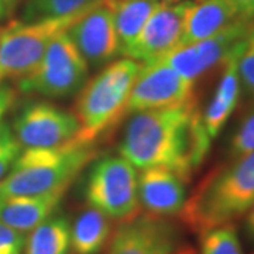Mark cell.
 <instances>
[{
  "label": "cell",
  "mask_w": 254,
  "mask_h": 254,
  "mask_svg": "<svg viewBox=\"0 0 254 254\" xmlns=\"http://www.w3.org/2000/svg\"><path fill=\"white\" fill-rule=\"evenodd\" d=\"M14 91L11 89V86L6 85L4 82H0V122L3 116L7 113V110L11 108L13 102H14Z\"/></svg>",
  "instance_id": "obj_27"
},
{
  "label": "cell",
  "mask_w": 254,
  "mask_h": 254,
  "mask_svg": "<svg viewBox=\"0 0 254 254\" xmlns=\"http://www.w3.org/2000/svg\"><path fill=\"white\" fill-rule=\"evenodd\" d=\"M23 148L6 122H0V182L3 181L21 154Z\"/></svg>",
  "instance_id": "obj_24"
},
{
  "label": "cell",
  "mask_w": 254,
  "mask_h": 254,
  "mask_svg": "<svg viewBox=\"0 0 254 254\" xmlns=\"http://www.w3.org/2000/svg\"><path fill=\"white\" fill-rule=\"evenodd\" d=\"M252 20L254 18L245 14L243 10L230 0H198V3L190 1L185 13L178 47L206 40L240 21Z\"/></svg>",
  "instance_id": "obj_15"
},
{
  "label": "cell",
  "mask_w": 254,
  "mask_h": 254,
  "mask_svg": "<svg viewBox=\"0 0 254 254\" xmlns=\"http://www.w3.org/2000/svg\"><path fill=\"white\" fill-rule=\"evenodd\" d=\"M245 230L247 239L254 243V203L252 205V208L247 210V213H246Z\"/></svg>",
  "instance_id": "obj_29"
},
{
  "label": "cell",
  "mask_w": 254,
  "mask_h": 254,
  "mask_svg": "<svg viewBox=\"0 0 254 254\" xmlns=\"http://www.w3.org/2000/svg\"><path fill=\"white\" fill-rule=\"evenodd\" d=\"M230 158L254 153V102L246 110L230 140Z\"/></svg>",
  "instance_id": "obj_23"
},
{
  "label": "cell",
  "mask_w": 254,
  "mask_h": 254,
  "mask_svg": "<svg viewBox=\"0 0 254 254\" xmlns=\"http://www.w3.org/2000/svg\"><path fill=\"white\" fill-rule=\"evenodd\" d=\"M11 130L23 150L51 148L75 138L79 125L71 112L47 102H34L20 110Z\"/></svg>",
  "instance_id": "obj_10"
},
{
  "label": "cell",
  "mask_w": 254,
  "mask_h": 254,
  "mask_svg": "<svg viewBox=\"0 0 254 254\" xmlns=\"http://www.w3.org/2000/svg\"><path fill=\"white\" fill-rule=\"evenodd\" d=\"M164 1H170V3H178V1H184V0H164Z\"/></svg>",
  "instance_id": "obj_33"
},
{
  "label": "cell",
  "mask_w": 254,
  "mask_h": 254,
  "mask_svg": "<svg viewBox=\"0 0 254 254\" xmlns=\"http://www.w3.org/2000/svg\"><path fill=\"white\" fill-rule=\"evenodd\" d=\"M103 1H106V3H109V4H113V3H119V1H123V0H103Z\"/></svg>",
  "instance_id": "obj_32"
},
{
  "label": "cell",
  "mask_w": 254,
  "mask_h": 254,
  "mask_svg": "<svg viewBox=\"0 0 254 254\" xmlns=\"http://www.w3.org/2000/svg\"><path fill=\"white\" fill-rule=\"evenodd\" d=\"M143 64L131 58L109 63L79 91L73 115L83 143H95L127 115V103Z\"/></svg>",
  "instance_id": "obj_4"
},
{
  "label": "cell",
  "mask_w": 254,
  "mask_h": 254,
  "mask_svg": "<svg viewBox=\"0 0 254 254\" xmlns=\"http://www.w3.org/2000/svg\"><path fill=\"white\" fill-rule=\"evenodd\" d=\"M190 3L188 0L178 3L161 0L123 55L144 65L158 61L175 50L181 40L184 18Z\"/></svg>",
  "instance_id": "obj_12"
},
{
  "label": "cell",
  "mask_w": 254,
  "mask_h": 254,
  "mask_svg": "<svg viewBox=\"0 0 254 254\" xmlns=\"http://www.w3.org/2000/svg\"><path fill=\"white\" fill-rule=\"evenodd\" d=\"M230 1L237 4L249 17L254 18V0H230Z\"/></svg>",
  "instance_id": "obj_30"
},
{
  "label": "cell",
  "mask_w": 254,
  "mask_h": 254,
  "mask_svg": "<svg viewBox=\"0 0 254 254\" xmlns=\"http://www.w3.org/2000/svg\"><path fill=\"white\" fill-rule=\"evenodd\" d=\"M178 247L180 233L170 219L137 213L122 220L106 254H173Z\"/></svg>",
  "instance_id": "obj_11"
},
{
  "label": "cell",
  "mask_w": 254,
  "mask_h": 254,
  "mask_svg": "<svg viewBox=\"0 0 254 254\" xmlns=\"http://www.w3.org/2000/svg\"><path fill=\"white\" fill-rule=\"evenodd\" d=\"M112 232L110 218L88 206L79 212L71 225V250L73 254H100Z\"/></svg>",
  "instance_id": "obj_18"
},
{
  "label": "cell",
  "mask_w": 254,
  "mask_h": 254,
  "mask_svg": "<svg viewBox=\"0 0 254 254\" xmlns=\"http://www.w3.org/2000/svg\"><path fill=\"white\" fill-rule=\"evenodd\" d=\"M210 141L195 102L184 108L133 113L119 151L138 170L164 167L190 181L208 154Z\"/></svg>",
  "instance_id": "obj_1"
},
{
  "label": "cell",
  "mask_w": 254,
  "mask_h": 254,
  "mask_svg": "<svg viewBox=\"0 0 254 254\" xmlns=\"http://www.w3.org/2000/svg\"><path fill=\"white\" fill-rule=\"evenodd\" d=\"M245 41L233 50V53L229 55V58L223 64V72L218 88L205 112L202 113V122L210 138H215L220 133L240 99L242 85L237 72V60L245 46Z\"/></svg>",
  "instance_id": "obj_16"
},
{
  "label": "cell",
  "mask_w": 254,
  "mask_h": 254,
  "mask_svg": "<svg viewBox=\"0 0 254 254\" xmlns=\"http://www.w3.org/2000/svg\"><path fill=\"white\" fill-rule=\"evenodd\" d=\"M198 254H245L236 226L227 223L200 235Z\"/></svg>",
  "instance_id": "obj_22"
},
{
  "label": "cell",
  "mask_w": 254,
  "mask_h": 254,
  "mask_svg": "<svg viewBox=\"0 0 254 254\" xmlns=\"http://www.w3.org/2000/svg\"><path fill=\"white\" fill-rule=\"evenodd\" d=\"M195 102V83L158 60L141 66L128 98L127 113L175 109Z\"/></svg>",
  "instance_id": "obj_8"
},
{
  "label": "cell",
  "mask_w": 254,
  "mask_h": 254,
  "mask_svg": "<svg viewBox=\"0 0 254 254\" xmlns=\"http://www.w3.org/2000/svg\"><path fill=\"white\" fill-rule=\"evenodd\" d=\"M71 223L64 215H53L34 227L26 239L24 254H69Z\"/></svg>",
  "instance_id": "obj_19"
},
{
  "label": "cell",
  "mask_w": 254,
  "mask_h": 254,
  "mask_svg": "<svg viewBox=\"0 0 254 254\" xmlns=\"http://www.w3.org/2000/svg\"><path fill=\"white\" fill-rule=\"evenodd\" d=\"M23 0H0V21L9 18Z\"/></svg>",
  "instance_id": "obj_28"
},
{
  "label": "cell",
  "mask_w": 254,
  "mask_h": 254,
  "mask_svg": "<svg viewBox=\"0 0 254 254\" xmlns=\"http://www.w3.org/2000/svg\"><path fill=\"white\" fill-rule=\"evenodd\" d=\"M96 0H26L21 21L71 16L88 9Z\"/></svg>",
  "instance_id": "obj_21"
},
{
  "label": "cell",
  "mask_w": 254,
  "mask_h": 254,
  "mask_svg": "<svg viewBox=\"0 0 254 254\" xmlns=\"http://www.w3.org/2000/svg\"><path fill=\"white\" fill-rule=\"evenodd\" d=\"M83 60L91 66H102L115 61L120 54L118 33L110 6L98 0L66 30Z\"/></svg>",
  "instance_id": "obj_13"
},
{
  "label": "cell",
  "mask_w": 254,
  "mask_h": 254,
  "mask_svg": "<svg viewBox=\"0 0 254 254\" xmlns=\"http://www.w3.org/2000/svg\"><path fill=\"white\" fill-rule=\"evenodd\" d=\"M158 3L160 0H123L113 4L108 3L118 33L120 54H125L127 48L133 44Z\"/></svg>",
  "instance_id": "obj_20"
},
{
  "label": "cell",
  "mask_w": 254,
  "mask_h": 254,
  "mask_svg": "<svg viewBox=\"0 0 254 254\" xmlns=\"http://www.w3.org/2000/svg\"><path fill=\"white\" fill-rule=\"evenodd\" d=\"M237 72L242 89L254 102V27L246 38L245 46L237 60Z\"/></svg>",
  "instance_id": "obj_25"
},
{
  "label": "cell",
  "mask_w": 254,
  "mask_h": 254,
  "mask_svg": "<svg viewBox=\"0 0 254 254\" xmlns=\"http://www.w3.org/2000/svg\"><path fill=\"white\" fill-rule=\"evenodd\" d=\"M187 184L180 174L164 167L141 170L137 178L138 203L145 213L171 218L181 213L187 200Z\"/></svg>",
  "instance_id": "obj_14"
},
{
  "label": "cell",
  "mask_w": 254,
  "mask_h": 254,
  "mask_svg": "<svg viewBox=\"0 0 254 254\" xmlns=\"http://www.w3.org/2000/svg\"><path fill=\"white\" fill-rule=\"evenodd\" d=\"M96 155L95 143H83L76 138L51 148H26L9 175L0 182V198L66 190Z\"/></svg>",
  "instance_id": "obj_3"
},
{
  "label": "cell",
  "mask_w": 254,
  "mask_h": 254,
  "mask_svg": "<svg viewBox=\"0 0 254 254\" xmlns=\"http://www.w3.org/2000/svg\"><path fill=\"white\" fill-rule=\"evenodd\" d=\"M65 190L37 196L0 198V222L26 235L53 216L64 199Z\"/></svg>",
  "instance_id": "obj_17"
},
{
  "label": "cell",
  "mask_w": 254,
  "mask_h": 254,
  "mask_svg": "<svg viewBox=\"0 0 254 254\" xmlns=\"http://www.w3.org/2000/svg\"><path fill=\"white\" fill-rule=\"evenodd\" d=\"M253 27L254 20L240 21L210 38L188 46L177 47L161 60L181 73L184 78L195 83L200 76L220 64H225L229 55L245 41Z\"/></svg>",
  "instance_id": "obj_9"
},
{
  "label": "cell",
  "mask_w": 254,
  "mask_h": 254,
  "mask_svg": "<svg viewBox=\"0 0 254 254\" xmlns=\"http://www.w3.org/2000/svg\"><path fill=\"white\" fill-rule=\"evenodd\" d=\"M85 10L65 17L13 21L0 30V82L20 81L34 72L54 37L71 27Z\"/></svg>",
  "instance_id": "obj_5"
},
{
  "label": "cell",
  "mask_w": 254,
  "mask_h": 254,
  "mask_svg": "<svg viewBox=\"0 0 254 254\" xmlns=\"http://www.w3.org/2000/svg\"><path fill=\"white\" fill-rule=\"evenodd\" d=\"M253 254H254V253H253Z\"/></svg>",
  "instance_id": "obj_34"
},
{
  "label": "cell",
  "mask_w": 254,
  "mask_h": 254,
  "mask_svg": "<svg viewBox=\"0 0 254 254\" xmlns=\"http://www.w3.org/2000/svg\"><path fill=\"white\" fill-rule=\"evenodd\" d=\"M92 164L83 190L88 205L120 222L137 215L136 167L122 155H105Z\"/></svg>",
  "instance_id": "obj_6"
},
{
  "label": "cell",
  "mask_w": 254,
  "mask_h": 254,
  "mask_svg": "<svg viewBox=\"0 0 254 254\" xmlns=\"http://www.w3.org/2000/svg\"><path fill=\"white\" fill-rule=\"evenodd\" d=\"M88 73L89 65L65 30L47 47L36 71L18 81V88L47 98H66L81 91Z\"/></svg>",
  "instance_id": "obj_7"
},
{
  "label": "cell",
  "mask_w": 254,
  "mask_h": 254,
  "mask_svg": "<svg viewBox=\"0 0 254 254\" xmlns=\"http://www.w3.org/2000/svg\"><path fill=\"white\" fill-rule=\"evenodd\" d=\"M173 254H198V253H196V250H195L193 247H190V246L180 245V247H178Z\"/></svg>",
  "instance_id": "obj_31"
},
{
  "label": "cell",
  "mask_w": 254,
  "mask_h": 254,
  "mask_svg": "<svg viewBox=\"0 0 254 254\" xmlns=\"http://www.w3.org/2000/svg\"><path fill=\"white\" fill-rule=\"evenodd\" d=\"M253 203L254 153H250L210 171L187 198L180 216L200 236L245 216Z\"/></svg>",
  "instance_id": "obj_2"
},
{
  "label": "cell",
  "mask_w": 254,
  "mask_h": 254,
  "mask_svg": "<svg viewBox=\"0 0 254 254\" xmlns=\"http://www.w3.org/2000/svg\"><path fill=\"white\" fill-rule=\"evenodd\" d=\"M24 245L23 233L0 222V254H24Z\"/></svg>",
  "instance_id": "obj_26"
}]
</instances>
